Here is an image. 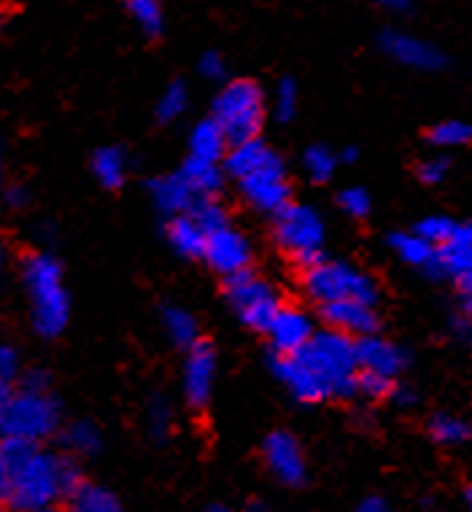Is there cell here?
Here are the masks:
<instances>
[{"label": "cell", "instance_id": "6da1fadb", "mask_svg": "<svg viewBox=\"0 0 472 512\" xmlns=\"http://www.w3.org/2000/svg\"><path fill=\"white\" fill-rule=\"evenodd\" d=\"M81 483V469L71 453L44 451L25 440L0 445V499L6 512L63 510Z\"/></svg>", "mask_w": 472, "mask_h": 512}, {"label": "cell", "instance_id": "7a4b0ae2", "mask_svg": "<svg viewBox=\"0 0 472 512\" xmlns=\"http://www.w3.org/2000/svg\"><path fill=\"white\" fill-rule=\"evenodd\" d=\"M60 429V402L49 389L44 372H25L11 391L0 394L3 440L44 442Z\"/></svg>", "mask_w": 472, "mask_h": 512}, {"label": "cell", "instance_id": "3957f363", "mask_svg": "<svg viewBox=\"0 0 472 512\" xmlns=\"http://www.w3.org/2000/svg\"><path fill=\"white\" fill-rule=\"evenodd\" d=\"M19 273L25 283L33 329L46 340L63 335L68 318H71V300H68V289H65L63 265L46 251H33L22 259Z\"/></svg>", "mask_w": 472, "mask_h": 512}, {"label": "cell", "instance_id": "277c9868", "mask_svg": "<svg viewBox=\"0 0 472 512\" xmlns=\"http://www.w3.org/2000/svg\"><path fill=\"white\" fill-rule=\"evenodd\" d=\"M294 356L311 370L327 399H346L359 391V372L362 370H359L354 337L335 332V329H321L311 337V343Z\"/></svg>", "mask_w": 472, "mask_h": 512}, {"label": "cell", "instance_id": "5b68a950", "mask_svg": "<svg viewBox=\"0 0 472 512\" xmlns=\"http://www.w3.org/2000/svg\"><path fill=\"white\" fill-rule=\"evenodd\" d=\"M303 292L319 308L343 300H359L367 305L378 302V283L365 270L343 259H321L303 270Z\"/></svg>", "mask_w": 472, "mask_h": 512}, {"label": "cell", "instance_id": "8992f818", "mask_svg": "<svg viewBox=\"0 0 472 512\" xmlns=\"http://www.w3.org/2000/svg\"><path fill=\"white\" fill-rule=\"evenodd\" d=\"M265 92L257 81L235 79L227 81L214 98L211 116L222 127L230 143H243L259 138V127L265 122Z\"/></svg>", "mask_w": 472, "mask_h": 512}, {"label": "cell", "instance_id": "52a82bcc", "mask_svg": "<svg viewBox=\"0 0 472 512\" xmlns=\"http://www.w3.org/2000/svg\"><path fill=\"white\" fill-rule=\"evenodd\" d=\"M273 238L303 270L324 259V219L311 205L289 203L281 208L273 216Z\"/></svg>", "mask_w": 472, "mask_h": 512}, {"label": "cell", "instance_id": "ba28073f", "mask_svg": "<svg viewBox=\"0 0 472 512\" xmlns=\"http://www.w3.org/2000/svg\"><path fill=\"white\" fill-rule=\"evenodd\" d=\"M224 297L230 302L232 313L241 318L246 327L257 329V332H268L270 321L284 308L276 286L254 270L224 278Z\"/></svg>", "mask_w": 472, "mask_h": 512}, {"label": "cell", "instance_id": "9c48e42d", "mask_svg": "<svg viewBox=\"0 0 472 512\" xmlns=\"http://www.w3.org/2000/svg\"><path fill=\"white\" fill-rule=\"evenodd\" d=\"M238 189H241L243 200L254 211L270 213V216H276L281 208L292 203V189H289V178H286L284 159L281 157L262 165L249 176L238 178Z\"/></svg>", "mask_w": 472, "mask_h": 512}, {"label": "cell", "instance_id": "30bf717a", "mask_svg": "<svg viewBox=\"0 0 472 512\" xmlns=\"http://www.w3.org/2000/svg\"><path fill=\"white\" fill-rule=\"evenodd\" d=\"M262 456H265L270 475L276 477L278 483L289 488L303 486L308 477V464H305L303 445L294 434L284 432V429L270 432L262 442Z\"/></svg>", "mask_w": 472, "mask_h": 512}, {"label": "cell", "instance_id": "8fae6325", "mask_svg": "<svg viewBox=\"0 0 472 512\" xmlns=\"http://www.w3.org/2000/svg\"><path fill=\"white\" fill-rule=\"evenodd\" d=\"M378 44H381V52L386 57H392L394 62L413 68V71L432 73L448 65L446 54L440 52L432 41H424L413 33H405V30H383Z\"/></svg>", "mask_w": 472, "mask_h": 512}, {"label": "cell", "instance_id": "7c38bea8", "mask_svg": "<svg viewBox=\"0 0 472 512\" xmlns=\"http://www.w3.org/2000/svg\"><path fill=\"white\" fill-rule=\"evenodd\" d=\"M216 383V351L214 345L197 340L187 351L184 359V372H181V391L189 407H205L211 402Z\"/></svg>", "mask_w": 472, "mask_h": 512}, {"label": "cell", "instance_id": "4fadbf2b", "mask_svg": "<svg viewBox=\"0 0 472 512\" xmlns=\"http://www.w3.org/2000/svg\"><path fill=\"white\" fill-rule=\"evenodd\" d=\"M203 259L211 270H216L224 278L246 273L251 270V243L243 232H238L232 224L208 235L205 240Z\"/></svg>", "mask_w": 472, "mask_h": 512}, {"label": "cell", "instance_id": "5bb4252c", "mask_svg": "<svg viewBox=\"0 0 472 512\" xmlns=\"http://www.w3.org/2000/svg\"><path fill=\"white\" fill-rule=\"evenodd\" d=\"M265 335H268L270 348L276 351V356H294L300 354L305 345L311 343V337L316 335V329H313V318L308 316L303 308L284 305V308L276 313V318L270 321V327Z\"/></svg>", "mask_w": 472, "mask_h": 512}, {"label": "cell", "instance_id": "9a60e30c", "mask_svg": "<svg viewBox=\"0 0 472 512\" xmlns=\"http://www.w3.org/2000/svg\"><path fill=\"white\" fill-rule=\"evenodd\" d=\"M149 195H152L154 205L160 208L162 213H168L170 219L173 216H187L203 203V197L197 192V186L187 178L184 170H176V173H168V176H157L149 184Z\"/></svg>", "mask_w": 472, "mask_h": 512}, {"label": "cell", "instance_id": "2e32d148", "mask_svg": "<svg viewBox=\"0 0 472 512\" xmlns=\"http://www.w3.org/2000/svg\"><path fill=\"white\" fill-rule=\"evenodd\" d=\"M321 321L327 324V329L343 332L348 337H365L373 335L378 329V316H375V305L359 300H343L321 305Z\"/></svg>", "mask_w": 472, "mask_h": 512}, {"label": "cell", "instance_id": "e0dca14e", "mask_svg": "<svg viewBox=\"0 0 472 512\" xmlns=\"http://www.w3.org/2000/svg\"><path fill=\"white\" fill-rule=\"evenodd\" d=\"M357 356L359 370L378 372V375H386V378H397L405 370V362H408V356H405L400 345L375 335V332L357 337Z\"/></svg>", "mask_w": 472, "mask_h": 512}, {"label": "cell", "instance_id": "ac0fdd59", "mask_svg": "<svg viewBox=\"0 0 472 512\" xmlns=\"http://www.w3.org/2000/svg\"><path fill=\"white\" fill-rule=\"evenodd\" d=\"M472 273V224H459V230L448 243L437 246L432 275L464 278Z\"/></svg>", "mask_w": 472, "mask_h": 512}, {"label": "cell", "instance_id": "d6986e66", "mask_svg": "<svg viewBox=\"0 0 472 512\" xmlns=\"http://www.w3.org/2000/svg\"><path fill=\"white\" fill-rule=\"evenodd\" d=\"M273 372H276V378L284 383V389L289 391L297 402H303V405H316L321 399H327L319 383H316V378L311 375V370H308L297 356H276V359H273Z\"/></svg>", "mask_w": 472, "mask_h": 512}, {"label": "cell", "instance_id": "ffe728a7", "mask_svg": "<svg viewBox=\"0 0 472 512\" xmlns=\"http://www.w3.org/2000/svg\"><path fill=\"white\" fill-rule=\"evenodd\" d=\"M276 157V151L270 149L262 138H251V141L232 143L230 151H227V157H224V170H227V176H232L238 181V178L249 176V173L259 170L262 165L273 162Z\"/></svg>", "mask_w": 472, "mask_h": 512}, {"label": "cell", "instance_id": "44dd1931", "mask_svg": "<svg viewBox=\"0 0 472 512\" xmlns=\"http://www.w3.org/2000/svg\"><path fill=\"white\" fill-rule=\"evenodd\" d=\"M230 146V138H227V133L219 127L214 116L197 122L192 135H189V157L205 159V162H222L224 165V157H227Z\"/></svg>", "mask_w": 472, "mask_h": 512}, {"label": "cell", "instance_id": "7402d4cb", "mask_svg": "<svg viewBox=\"0 0 472 512\" xmlns=\"http://www.w3.org/2000/svg\"><path fill=\"white\" fill-rule=\"evenodd\" d=\"M165 235H168V243L181 256L187 259H195V256H203L205 240H208V232L200 227V221L187 213V216H173L165 227Z\"/></svg>", "mask_w": 472, "mask_h": 512}, {"label": "cell", "instance_id": "603a6c76", "mask_svg": "<svg viewBox=\"0 0 472 512\" xmlns=\"http://www.w3.org/2000/svg\"><path fill=\"white\" fill-rule=\"evenodd\" d=\"M389 246H392L394 256L405 262L410 267H419V270H429L432 273V265H435L437 248L429 243L424 235L419 232H394L389 238Z\"/></svg>", "mask_w": 472, "mask_h": 512}, {"label": "cell", "instance_id": "cb8c5ba5", "mask_svg": "<svg viewBox=\"0 0 472 512\" xmlns=\"http://www.w3.org/2000/svg\"><path fill=\"white\" fill-rule=\"evenodd\" d=\"M130 173V159L127 151L119 146H103L95 151L92 157V176L98 178V184L103 189H119L127 181Z\"/></svg>", "mask_w": 472, "mask_h": 512}, {"label": "cell", "instance_id": "d4e9b609", "mask_svg": "<svg viewBox=\"0 0 472 512\" xmlns=\"http://www.w3.org/2000/svg\"><path fill=\"white\" fill-rule=\"evenodd\" d=\"M160 321L162 332L168 335L170 343L179 345L184 351H189V348L200 340V337H197L195 316H192L187 308H181V305H165V308L160 310Z\"/></svg>", "mask_w": 472, "mask_h": 512}, {"label": "cell", "instance_id": "484cf974", "mask_svg": "<svg viewBox=\"0 0 472 512\" xmlns=\"http://www.w3.org/2000/svg\"><path fill=\"white\" fill-rule=\"evenodd\" d=\"M63 512H122V504L108 488L81 483L76 494L63 504Z\"/></svg>", "mask_w": 472, "mask_h": 512}, {"label": "cell", "instance_id": "4316f807", "mask_svg": "<svg viewBox=\"0 0 472 512\" xmlns=\"http://www.w3.org/2000/svg\"><path fill=\"white\" fill-rule=\"evenodd\" d=\"M65 453H71L73 459H84V456H95L100 451V429L92 421H73L60 434Z\"/></svg>", "mask_w": 472, "mask_h": 512}, {"label": "cell", "instance_id": "83f0119b", "mask_svg": "<svg viewBox=\"0 0 472 512\" xmlns=\"http://www.w3.org/2000/svg\"><path fill=\"white\" fill-rule=\"evenodd\" d=\"M184 173L192 184L197 186V192L205 197H214L224 184V176H227V170H224L222 162H205V159H195L189 157L184 162Z\"/></svg>", "mask_w": 472, "mask_h": 512}, {"label": "cell", "instance_id": "f1b7e54d", "mask_svg": "<svg viewBox=\"0 0 472 512\" xmlns=\"http://www.w3.org/2000/svg\"><path fill=\"white\" fill-rule=\"evenodd\" d=\"M429 437L437 442V445H464V442L472 437V426L464 421L462 415L454 413H437L432 421H429Z\"/></svg>", "mask_w": 472, "mask_h": 512}, {"label": "cell", "instance_id": "f546056e", "mask_svg": "<svg viewBox=\"0 0 472 512\" xmlns=\"http://www.w3.org/2000/svg\"><path fill=\"white\" fill-rule=\"evenodd\" d=\"M125 9L143 36L157 38L165 30V11L160 0H125Z\"/></svg>", "mask_w": 472, "mask_h": 512}, {"label": "cell", "instance_id": "4dcf8cb0", "mask_svg": "<svg viewBox=\"0 0 472 512\" xmlns=\"http://www.w3.org/2000/svg\"><path fill=\"white\" fill-rule=\"evenodd\" d=\"M429 143L437 149H459L472 143V124L462 122V119H446V122H437L429 130Z\"/></svg>", "mask_w": 472, "mask_h": 512}, {"label": "cell", "instance_id": "1f68e13d", "mask_svg": "<svg viewBox=\"0 0 472 512\" xmlns=\"http://www.w3.org/2000/svg\"><path fill=\"white\" fill-rule=\"evenodd\" d=\"M340 157H335L327 146H311V149L303 154V168L308 173L313 184H324L335 176V168H338Z\"/></svg>", "mask_w": 472, "mask_h": 512}, {"label": "cell", "instance_id": "d6a6232c", "mask_svg": "<svg viewBox=\"0 0 472 512\" xmlns=\"http://www.w3.org/2000/svg\"><path fill=\"white\" fill-rule=\"evenodd\" d=\"M189 108V92L181 81H173L168 87L162 89L160 100H157V119L160 122H176L179 116Z\"/></svg>", "mask_w": 472, "mask_h": 512}, {"label": "cell", "instance_id": "836d02e7", "mask_svg": "<svg viewBox=\"0 0 472 512\" xmlns=\"http://www.w3.org/2000/svg\"><path fill=\"white\" fill-rule=\"evenodd\" d=\"M170 429H173V407L165 397H152V402L146 407V432L152 434L157 442H165Z\"/></svg>", "mask_w": 472, "mask_h": 512}, {"label": "cell", "instance_id": "e575fe53", "mask_svg": "<svg viewBox=\"0 0 472 512\" xmlns=\"http://www.w3.org/2000/svg\"><path fill=\"white\" fill-rule=\"evenodd\" d=\"M459 224H462V221L448 219V216H427V219H421L419 224H416V232L424 235V238L437 248L454 238L456 230H459Z\"/></svg>", "mask_w": 472, "mask_h": 512}, {"label": "cell", "instance_id": "d590c367", "mask_svg": "<svg viewBox=\"0 0 472 512\" xmlns=\"http://www.w3.org/2000/svg\"><path fill=\"white\" fill-rule=\"evenodd\" d=\"M297 106H300V89L292 79H281L276 87V98H273V111L281 122H292L297 116Z\"/></svg>", "mask_w": 472, "mask_h": 512}, {"label": "cell", "instance_id": "8d00e7d4", "mask_svg": "<svg viewBox=\"0 0 472 512\" xmlns=\"http://www.w3.org/2000/svg\"><path fill=\"white\" fill-rule=\"evenodd\" d=\"M192 216L200 221V227H203L208 235L216 230H222V227H227V224H230V221H227V213H224V208L216 203L214 197H203V203L197 205L195 211H192Z\"/></svg>", "mask_w": 472, "mask_h": 512}, {"label": "cell", "instance_id": "74e56055", "mask_svg": "<svg viewBox=\"0 0 472 512\" xmlns=\"http://www.w3.org/2000/svg\"><path fill=\"white\" fill-rule=\"evenodd\" d=\"M340 211L351 216V219H365L370 213V195H367L362 186H348L338 195Z\"/></svg>", "mask_w": 472, "mask_h": 512}, {"label": "cell", "instance_id": "f35d334b", "mask_svg": "<svg viewBox=\"0 0 472 512\" xmlns=\"http://www.w3.org/2000/svg\"><path fill=\"white\" fill-rule=\"evenodd\" d=\"M397 383L394 378L378 375V372H359V394H365L370 399H392Z\"/></svg>", "mask_w": 472, "mask_h": 512}, {"label": "cell", "instance_id": "ab89813d", "mask_svg": "<svg viewBox=\"0 0 472 512\" xmlns=\"http://www.w3.org/2000/svg\"><path fill=\"white\" fill-rule=\"evenodd\" d=\"M22 380V364H19V351L14 345H3L0 348V383L3 391H11Z\"/></svg>", "mask_w": 472, "mask_h": 512}, {"label": "cell", "instance_id": "60d3db41", "mask_svg": "<svg viewBox=\"0 0 472 512\" xmlns=\"http://www.w3.org/2000/svg\"><path fill=\"white\" fill-rule=\"evenodd\" d=\"M197 73L205 81H224L227 79V62L219 52H203L197 60Z\"/></svg>", "mask_w": 472, "mask_h": 512}, {"label": "cell", "instance_id": "b9f144b4", "mask_svg": "<svg viewBox=\"0 0 472 512\" xmlns=\"http://www.w3.org/2000/svg\"><path fill=\"white\" fill-rule=\"evenodd\" d=\"M448 176V159L446 157H429L419 165V178L427 186H435L446 181Z\"/></svg>", "mask_w": 472, "mask_h": 512}, {"label": "cell", "instance_id": "7bdbcfd3", "mask_svg": "<svg viewBox=\"0 0 472 512\" xmlns=\"http://www.w3.org/2000/svg\"><path fill=\"white\" fill-rule=\"evenodd\" d=\"M357 512H392V507H389V502L381 499V496H367V499L359 502Z\"/></svg>", "mask_w": 472, "mask_h": 512}, {"label": "cell", "instance_id": "ee69618b", "mask_svg": "<svg viewBox=\"0 0 472 512\" xmlns=\"http://www.w3.org/2000/svg\"><path fill=\"white\" fill-rule=\"evenodd\" d=\"M25 203L27 192L22 186H9V189H6V205H9V208H22Z\"/></svg>", "mask_w": 472, "mask_h": 512}, {"label": "cell", "instance_id": "f6af8a7d", "mask_svg": "<svg viewBox=\"0 0 472 512\" xmlns=\"http://www.w3.org/2000/svg\"><path fill=\"white\" fill-rule=\"evenodd\" d=\"M367 3H373V6L386 11H408L410 6V0H367Z\"/></svg>", "mask_w": 472, "mask_h": 512}, {"label": "cell", "instance_id": "bcb514c9", "mask_svg": "<svg viewBox=\"0 0 472 512\" xmlns=\"http://www.w3.org/2000/svg\"><path fill=\"white\" fill-rule=\"evenodd\" d=\"M392 402H397V405H413L416 397H413V391H410L408 386H397L392 394Z\"/></svg>", "mask_w": 472, "mask_h": 512}, {"label": "cell", "instance_id": "7dc6e473", "mask_svg": "<svg viewBox=\"0 0 472 512\" xmlns=\"http://www.w3.org/2000/svg\"><path fill=\"white\" fill-rule=\"evenodd\" d=\"M357 149H346L343 154H340V162H357Z\"/></svg>", "mask_w": 472, "mask_h": 512}, {"label": "cell", "instance_id": "c3c4849f", "mask_svg": "<svg viewBox=\"0 0 472 512\" xmlns=\"http://www.w3.org/2000/svg\"><path fill=\"white\" fill-rule=\"evenodd\" d=\"M208 512H230V507H227V504H222V502H214L211 507H208Z\"/></svg>", "mask_w": 472, "mask_h": 512}, {"label": "cell", "instance_id": "681fc988", "mask_svg": "<svg viewBox=\"0 0 472 512\" xmlns=\"http://www.w3.org/2000/svg\"><path fill=\"white\" fill-rule=\"evenodd\" d=\"M249 512H265V510H262V504L254 502V504H249Z\"/></svg>", "mask_w": 472, "mask_h": 512}, {"label": "cell", "instance_id": "f907efd6", "mask_svg": "<svg viewBox=\"0 0 472 512\" xmlns=\"http://www.w3.org/2000/svg\"><path fill=\"white\" fill-rule=\"evenodd\" d=\"M464 499H467V504H470V510H472V486L464 491Z\"/></svg>", "mask_w": 472, "mask_h": 512}, {"label": "cell", "instance_id": "816d5d0a", "mask_svg": "<svg viewBox=\"0 0 472 512\" xmlns=\"http://www.w3.org/2000/svg\"><path fill=\"white\" fill-rule=\"evenodd\" d=\"M38 512H63V510H38Z\"/></svg>", "mask_w": 472, "mask_h": 512}]
</instances>
